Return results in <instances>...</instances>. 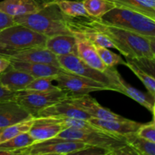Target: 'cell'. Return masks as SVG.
Wrapping results in <instances>:
<instances>
[{"instance_id":"cell-1","label":"cell","mask_w":155,"mask_h":155,"mask_svg":"<svg viewBox=\"0 0 155 155\" xmlns=\"http://www.w3.org/2000/svg\"><path fill=\"white\" fill-rule=\"evenodd\" d=\"M64 19L71 33L74 29L87 27L104 33L113 42L114 48L126 58H148L155 60V38L146 37L126 29L109 25L103 23L100 19L90 17L64 15Z\"/></svg>"},{"instance_id":"cell-2","label":"cell","mask_w":155,"mask_h":155,"mask_svg":"<svg viewBox=\"0 0 155 155\" xmlns=\"http://www.w3.org/2000/svg\"><path fill=\"white\" fill-rule=\"evenodd\" d=\"M15 24L24 25L46 37L72 34L65 22L64 15L54 2L39 12L14 18Z\"/></svg>"},{"instance_id":"cell-3","label":"cell","mask_w":155,"mask_h":155,"mask_svg":"<svg viewBox=\"0 0 155 155\" xmlns=\"http://www.w3.org/2000/svg\"><path fill=\"white\" fill-rule=\"evenodd\" d=\"M100 20L109 25L126 29L146 37L155 38V20L126 8L115 6Z\"/></svg>"},{"instance_id":"cell-4","label":"cell","mask_w":155,"mask_h":155,"mask_svg":"<svg viewBox=\"0 0 155 155\" xmlns=\"http://www.w3.org/2000/svg\"><path fill=\"white\" fill-rule=\"evenodd\" d=\"M54 138L77 141L89 146L104 148L108 151V155H117L119 150L127 145L124 136L111 134L98 128L91 130L65 129Z\"/></svg>"},{"instance_id":"cell-5","label":"cell","mask_w":155,"mask_h":155,"mask_svg":"<svg viewBox=\"0 0 155 155\" xmlns=\"http://www.w3.org/2000/svg\"><path fill=\"white\" fill-rule=\"evenodd\" d=\"M46 36L21 24H14L0 32V49L8 58L17 51L45 46Z\"/></svg>"},{"instance_id":"cell-6","label":"cell","mask_w":155,"mask_h":155,"mask_svg":"<svg viewBox=\"0 0 155 155\" xmlns=\"http://www.w3.org/2000/svg\"><path fill=\"white\" fill-rule=\"evenodd\" d=\"M70 95V92L62 89L51 92L24 90L17 92L15 100L33 117H36L38 113L42 109L66 99Z\"/></svg>"},{"instance_id":"cell-7","label":"cell","mask_w":155,"mask_h":155,"mask_svg":"<svg viewBox=\"0 0 155 155\" xmlns=\"http://www.w3.org/2000/svg\"><path fill=\"white\" fill-rule=\"evenodd\" d=\"M88 145L77 141L65 140L57 138L35 142L33 145L23 148L19 155H67L75 154L83 150Z\"/></svg>"},{"instance_id":"cell-8","label":"cell","mask_w":155,"mask_h":155,"mask_svg":"<svg viewBox=\"0 0 155 155\" xmlns=\"http://www.w3.org/2000/svg\"><path fill=\"white\" fill-rule=\"evenodd\" d=\"M104 73L110 82L111 91L120 92L130 97L145 107L154 116L155 97L150 95L148 92L145 93L142 92L127 83L117 71L116 68H107Z\"/></svg>"},{"instance_id":"cell-9","label":"cell","mask_w":155,"mask_h":155,"mask_svg":"<svg viewBox=\"0 0 155 155\" xmlns=\"http://www.w3.org/2000/svg\"><path fill=\"white\" fill-rule=\"evenodd\" d=\"M54 80L58 86L72 95H83L92 92L110 90V87L95 80L63 71L56 75Z\"/></svg>"},{"instance_id":"cell-10","label":"cell","mask_w":155,"mask_h":155,"mask_svg":"<svg viewBox=\"0 0 155 155\" xmlns=\"http://www.w3.org/2000/svg\"><path fill=\"white\" fill-rule=\"evenodd\" d=\"M57 58L60 67L64 71L76 75L81 76L99 82L109 86L110 89V82L105 73L101 72L89 66L81 58H80L77 54L58 55Z\"/></svg>"},{"instance_id":"cell-11","label":"cell","mask_w":155,"mask_h":155,"mask_svg":"<svg viewBox=\"0 0 155 155\" xmlns=\"http://www.w3.org/2000/svg\"><path fill=\"white\" fill-rule=\"evenodd\" d=\"M68 98L77 107L90 115L91 117L106 120H124L127 119L120 115L114 113L109 109L103 107L97 102L95 98L91 97L89 94H83V95L71 94Z\"/></svg>"},{"instance_id":"cell-12","label":"cell","mask_w":155,"mask_h":155,"mask_svg":"<svg viewBox=\"0 0 155 155\" xmlns=\"http://www.w3.org/2000/svg\"><path fill=\"white\" fill-rule=\"evenodd\" d=\"M54 0H3L0 2V12L12 17L22 16L39 12Z\"/></svg>"},{"instance_id":"cell-13","label":"cell","mask_w":155,"mask_h":155,"mask_svg":"<svg viewBox=\"0 0 155 155\" xmlns=\"http://www.w3.org/2000/svg\"><path fill=\"white\" fill-rule=\"evenodd\" d=\"M33 118L15 100L0 101V132L5 127Z\"/></svg>"},{"instance_id":"cell-14","label":"cell","mask_w":155,"mask_h":155,"mask_svg":"<svg viewBox=\"0 0 155 155\" xmlns=\"http://www.w3.org/2000/svg\"><path fill=\"white\" fill-rule=\"evenodd\" d=\"M64 130V127L51 117H34L28 133L38 142L53 139Z\"/></svg>"},{"instance_id":"cell-15","label":"cell","mask_w":155,"mask_h":155,"mask_svg":"<svg viewBox=\"0 0 155 155\" xmlns=\"http://www.w3.org/2000/svg\"><path fill=\"white\" fill-rule=\"evenodd\" d=\"M71 117L89 120L91 117L83 110L73 104L68 98L58 101L50 105L38 113L36 117Z\"/></svg>"},{"instance_id":"cell-16","label":"cell","mask_w":155,"mask_h":155,"mask_svg":"<svg viewBox=\"0 0 155 155\" xmlns=\"http://www.w3.org/2000/svg\"><path fill=\"white\" fill-rule=\"evenodd\" d=\"M8 58L20 61L51 64L61 68L58 61L57 55L45 48V46L33 47L22 51H17L9 56Z\"/></svg>"},{"instance_id":"cell-17","label":"cell","mask_w":155,"mask_h":155,"mask_svg":"<svg viewBox=\"0 0 155 155\" xmlns=\"http://www.w3.org/2000/svg\"><path fill=\"white\" fill-rule=\"evenodd\" d=\"M77 41V55L92 68L104 72L107 67L97 53L95 45L80 33H74Z\"/></svg>"},{"instance_id":"cell-18","label":"cell","mask_w":155,"mask_h":155,"mask_svg":"<svg viewBox=\"0 0 155 155\" xmlns=\"http://www.w3.org/2000/svg\"><path fill=\"white\" fill-rule=\"evenodd\" d=\"M89 121L97 128L119 136H125L130 133H136L142 125L140 123L129 119L124 120H106L92 117Z\"/></svg>"},{"instance_id":"cell-19","label":"cell","mask_w":155,"mask_h":155,"mask_svg":"<svg viewBox=\"0 0 155 155\" xmlns=\"http://www.w3.org/2000/svg\"><path fill=\"white\" fill-rule=\"evenodd\" d=\"M33 79L30 74L10 65L7 70L0 74V85L11 92H18L24 90Z\"/></svg>"},{"instance_id":"cell-20","label":"cell","mask_w":155,"mask_h":155,"mask_svg":"<svg viewBox=\"0 0 155 155\" xmlns=\"http://www.w3.org/2000/svg\"><path fill=\"white\" fill-rule=\"evenodd\" d=\"M10 61L11 66L13 67L15 69L26 72L32 76L33 78L56 76L63 71H66L62 68L51 64L20 61L13 60V59H10Z\"/></svg>"},{"instance_id":"cell-21","label":"cell","mask_w":155,"mask_h":155,"mask_svg":"<svg viewBox=\"0 0 155 155\" xmlns=\"http://www.w3.org/2000/svg\"><path fill=\"white\" fill-rule=\"evenodd\" d=\"M45 46L57 56L77 54V41L73 34H60L48 37Z\"/></svg>"},{"instance_id":"cell-22","label":"cell","mask_w":155,"mask_h":155,"mask_svg":"<svg viewBox=\"0 0 155 155\" xmlns=\"http://www.w3.org/2000/svg\"><path fill=\"white\" fill-rule=\"evenodd\" d=\"M36 141L29 134L24 133L0 143V155H19L21 149L35 143Z\"/></svg>"},{"instance_id":"cell-23","label":"cell","mask_w":155,"mask_h":155,"mask_svg":"<svg viewBox=\"0 0 155 155\" xmlns=\"http://www.w3.org/2000/svg\"><path fill=\"white\" fill-rule=\"evenodd\" d=\"M117 7L139 12L155 20V0H110Z\"/></svg>"},{"instance_id":"cell-24","label":"cell","mask_w":155,"mask_h":155,"mask_svg":"<svg viewBox=\"0 0 155 155\" xmlns=\"http://www.w3.org/2000/svg\"><path fill=\"white\" fill-rule=\"evenodd\" d=\"M124 141L137 152L138 155H155V142L138 136L136 133L124 136Z\"/></svg>"},{"instance_id":"cell-25","label":"cell","mask_w":155,"mask_h":155,"mask_svg":"<svg viewBox=\"0 0 155 155\" xmlns=\"http://www.w3.org/2000/svg\"><path fill=\"white\" fill-rule=\"evenodd\" d=\"M87 15L90 18L100 19L107 12L115 7V5L110 0H83Z\"/></svg>"},{"instance_id":"cell-26","label":"cell","mask_w":155,"mask_h":155,"mask_svg":"<svg viewBox=\"0 0 155 155\" xmlns=\"http://www.w3.org/2000/svg\"><path fill=\"white\" fill-rule=\"evenodd\" d=\"M54 3L58 7L63 15L69 17H89L87 15L82 2L72 0H54Z\"/></svg>"},{"instance_id":"cell-27","label":"cell","mask_w":155,"mask_h":155,"mask_svg":"<svg viewBox=\"0 0 155 155\" xmlns=\"http://www.w3.org/2000/svg\"><path fill=\"white\" fill-rule=\"evenodd\" d=\"M126 66L130 68L136 77L145 85L148 92L152 96L155 97V80L154 77L151 76L145 71L138 66L130 58H126Z\"/></svg>"},{"instance_id":"cell-28","label":"cell","mask_w":155,"mask_h":155,"mask_svg":"<svg viewBox=\"0 0 155 155\" xmlns=\"http://www.w3.org/2000/svg\"><path fill=\"white\" fill-rule=\"evenodd\" d=\"M33 119L27 120L23 122L18 123V124H14V125L9 126V127H5L0 132V143L5 142L6 140L12 139V138L15 137L22 133H27L30 130L32 124H33Z\"/></svg>"},{"instance_id":"cell-29","label":"cell","mask_w":155,"mask_h":155,"mask_svg":"<svg viewBox=\"0 0 155 155\" xmlns=\"http://www.w3.org/2000/svg\"><path fill=\"white\" fill-rule=\"evenodd\" d=\"M56 76L44 77L34 78L24 89V91H33V92H51L61 89L58 86L51 84L54 80ZM24 91V90H23Z\"/></svg>"},{"instance_id":"cell-30","label":"cell","mask_w":155,"mask_h":155,"mask_svg":"<svg viewBox=\"0 0 155 155\" xmlns=\"http://www.w3.org/2000/svg\"><path fill=\"white\" fill-rule=\"evenodd\" d=\"M95 47L100 58L107 68H116L118 65L126 66V61L120 55L110 51L105 47L99 45H95Z\"/></svg>"},{"instance_id":"cell-31","label":"cell","mask_w":155,"mask_h":155,"mask_svg":"<svg viewBox=\"0 0 155 155\" xmlns=\"http://www.w3.org/2000/svg\"><path fill=\"white\" fill-rule=\"evenodd\" d=\"M136 134L140 137L144 138L148 141L155 142V123L154 117L153 116V120L148 124H144L140 126Z\"/></svg>"},{"instance_id":"cell-32","label":"cell","mask_w":155,"mask_h":155,"mask_svg":"<svg viewBox=\"0 0 155 155\" xmlns=\"http://www.w3.org/2000/svg\"><path fill=\"white\" fill-rule=\"evenodd\" d=\"M75 154H104L108 155V151L104 148H98L95 146H89L88 145L86 148H85L83 150L78 151Z\"/></svg>"},{"instance_id":"cell-33","label":"cell","mask_w":155,"mask_h":155,"mask_svg":"<svg viewBox=\"0 0 155 155\" xmlns=\"http://www.w3.org/2000/svg\"><path fill=\"white\" fill-rule=\"evenodd\" d=\"M14 24V18L0 12V32Z\"/></svg>"},{"instance_id":"cell-34","label":"cell","mask_w":155,"mask_h":155,"mask_svg":"<svg viewBox=\"0 0 155 155\" xmlns=\"http://www.w3.org/2000/svg\"><path fill=\"white\" fill-rule=\"evenodd\" d=\"M17 92H11L0 85V101H8V100H15Z\"/></svg>"},{"instance_id":"cell-35","label":"cell","mask_w":155,"mask_h":155,"mask_svg":"<svg viewBox=\"0 0 155 155\" xmlns=\"http://www.w3.org/2000/svg\"><path fill=\"white\" fill-rule=\"evenodd\" d=\"M11 61L7 57H0V74L4 72L10 67Z\"/></svg>"},{"instance_id":"cell-36","label":"cell","mask_w":155,"mask_h":155,"mask_svg":"<svg viewBox=\"0 0 155 155\" xmlns=\"http://www.w3.org/2000/svg\"><path fill=\"white\" fill-rule=\"evenodd\" d=\"M0 57H7V56L5 55V53L3 52L1 49H0Z\"/></svg>"}]
</instances>
